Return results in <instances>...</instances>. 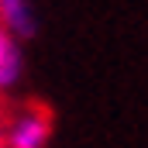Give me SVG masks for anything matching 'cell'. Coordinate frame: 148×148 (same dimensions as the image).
<instances>
[{
  "mask_svg": "<svg viewBox=\"0 0 148 148\" xmlns=\"http://www.w3.org/2000/svg\"><path fill=\"white\" fill-rule=\"evenodd\" d=\"M0 24L17 38L28 41L38 31V14L31 7V0H0Z\"/></svg>",
  "mask_w": 148,
  "mask_h": 148,
  "instance_id": "7a4b0ae2",
  "label": "cell"
},
{
  "mask_svg": "<svg viewBox=\"0 0 148 148\" xmlns=\"http://www.w3.org/2000/svg\"><path fill=\"white\" fill-rule=\"evenodd\" d=\"M21 73H24L21 41L0 24V93H3V90H14V86L21 83Z\"/></svg>",
  "mask_w": 148,
  "mask_h": 148,
  "instance_id": "3957f363",
  "label": "cell"
},
{
  "mask_svg": "<svg viewBox=\"0 0 148 148\" xmlns=\"http://www.w3.org/2000/svg\"><path fill=\"white\" fill-rule=\"evenodd\" d=\"M48 138H52V114L41 107H21L3 121L7 148H48Z\"/></svg>",
  "mask_w": 148,
  "mask_h": 148,
  "instance_id": "6da1fadb",
  "label": "cell"
},
{
  "mask_svg": "<svg viewBox=\"0 0 148 148\" xmlns=\"http://www.w3.org/2000/svg\"><path fill=\"white\" fill-rule=\"evenodd\" d=\"M0 148H7L3 145V117H0Z\"/></svg>",
  "mask_w": 148,
  "mask_h": 148,
  "instance_id": "277c9868",
  "label": "cell"
}]
</instances>
